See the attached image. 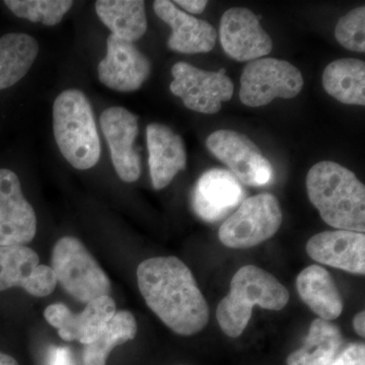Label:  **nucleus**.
I'll use <instances>...</instances> for the list:
<instances>
[{
	"label": "nucleus",
	"mask_w": 365,
	"mask_h": 365,
	"mask_svg": "<svg viewBox=\"0 0 365 365\" xmlns=\"http://www.w3.org/2000/svg\"><path fill=\"white\" fill-rule=\"evenodd\" d=\"M39 53L37 40L26 34L0 37V91L16 85L28 73Z\"/></svg>",
	"instance_id": "24"
},
{
	"label": "nucleus",
	"mask_w": 365,
	"mask_h": 365,
	"mask_svg": "<svg viewBox=\"0 0 365 365\" xmlns=\"http://www.w3.org/2000/svg\"><path fill=\"white\" fill-rule=\"evenodd\" d=\"M57 285L54 271L40 265L38 254L26 246H0V292L21 287L34 297L51 294Z\"/></svg>",
	"instance_id": "10"
},
{
	"label": "nucleus",
	"mask_w": 365,
	"mask_h": 365,
	"mask_svg": "<svg viewBox=\"0 0 365 365\" xmlns=\"http://www.w3.org/2000/svg\"><path fill=\"white\" fill-rule=\"evenodd\" d=\"M148 163L153 188H165L185 170L187 163L186 150L181 136L165 125L153 123L146 128Z\"/></svg>",
	"instance_id": "19"
},
{
	"label": "nucleus",
	"mask_w": 365,
	"mask_h": 365,
	"mask_svg": "<svg viewBox=\"0 0 365 365\" xmlns=\"http://www.w3.org/2000/svg\"><path fill=\"white\" fill-rule=\"evenodd\" d=\"M53 130L62 155L72 167L88 170L97 165L100 138L93 109L83 91L67 90L56 98Z\"/></svg>",
	"instance_id": "4"
},
{
	"label": "nucleus",
	"mask_w": 365,
	"mask_h": 365,
	"mask_svg": "<svg viewBox=\"0 0 365 365\" xmlns=\"http://www.w3.org/2000/svg\"><path fill=\"white\" fill-rule=\"evenodd\" d=\"M335 36L346 49L365 52V7H356L342 16L336 26Z\"/></svg>",
	"instance_id": "27"
},
{
	"label": "nucleus",
	"mask_w": 365,
	"mask_h": 365,
	"mask_svg": "<svg viewBox=\"0 0 365 365\" xmlns=\"http://www.w3.org/2000/svg\"><path fill=\"white\" fill-rule=\"evenodd\" d=\"M0 365H19V364L11 355L0 352Z\"/></svg>",
	"instance_id": "32"
},
{
	"label": "nucleus",
	"mask_w": 365,
	"mask_h": 365,
	"mask_svg": "<svg viewBox=\"0 0 365 365\" xmlns=\"http://www.w3.org/2000/svg\"><path fill=\"white\" fill-rule=\"evenodd\" d=\"M96 11L112 35L119 39L133 43L148 30L145 4L141 0H98Z\"/></svg>",
	"instance_id": "21"
},
{
	"label": "nucleus",
	"mask_w": 365,
	"mask_h": 365,
	"mask_svg": "<svg viewBox=\"0 0 365 365\" xmlns=\"http://www.w3.org/2000/svg\"><path fill=\"white\" fill-rule=\"evenodd\" d=\"M153 9L158 18L172 29L168 46L173 51L197 54L207 53L215 48L217 34L208 21L180 11L169 0H157L153 2Z\"/></svg>",
	"instance_id": "18"
},
{
	"label": "nucleus",
	"mask_w": 365,
	"mask_h": 365,
	"mask_svg": "<svg viewBox=\"0 0 365 365\" xmlns=\"http://www.w3.org/2000/svg\"><path fill=\"white\" fill-rule=\"evenodd\" d=\"M304 88L302 72L285 60L260 58L249 62L241 78L240 98L248 107L270 104L275 98L297 97Z\"/></svg>",
	"instance_id": "7"
},
{
	"label": "nucleus",
	"mask_w": 365,
	"mask_h": 365,
	"mask_svg": "<svg viewBox=\"0 0 365 365\" xmlns=\"http://www.w3.org/2000/svg\"><path fill=\"white\" fill-rule=\"evenodd\" d=\"M245 196L241 182L227 170L211 169L199 178L192 205L206 222H217L239 207Z\"/></svg>",
	"instance_id": "15"
},
{
	"label": "nucleus",
	"mask_w": 365,
	"mask_h": 365,
	"mask_svg": "<svg viewBox=\"0 0 365 365\" xmlns=\"http://www.w3.org/2000/svg\"><path fill=\"white\" fill-rule=\"evenodd\" d=\"M115 313L114 300L106 295L86 304L79 314L72 313L66 304H54L45 309L44 316L48 323L57 329L62 339L88 345L102 332Z\"/></svg>",
	"instance_id": "14"
},
{
	"label": "nucleus",
	"mask_w": 365,
	"mask_h": 365,
	"mask_svg": "<svg viewBox=\"0 0 365 365\" xmlns=\"http://www.w3.org/2000/svg\"><path fill=\"white\" fill-rule=\"evenodd\" d=\"M206 146L245 185L262 187L273 181L272 165L258 145L244 134L227 129L217 130L208 136Z\"/></svg>",
	"instance_id": "9"
},
{
	"label": "nucleus",
	"mask_w": 365,
	"mask_h": 365,
	"mask_svg": "<svg viewBox=\"0 0 365 365\" xmlns=\"http://www.w3.org/2000/svg\"><path fill=\"white\" fill-rule=\"evenodd\" d=\"M364 344H351L336 357L330 365H364Z\"/></svg>",
	"instance_id": "28"
},
{
	"label": "nucleus",
	"mask_w": 365,
	"mask_h": 365,
	"mask_svg": "<svg viewBox=\"0 0 365 365\" xmlns=\"http://www.w3.org/2000/svg\"><path fill=\"white\" fill-rule=\"evenodd\" d=\"M259 19L245 7H232L223 14L220 42L228 56L240 62L253 61L272 51V39Z\"/></svg>",
	"instance_id": "11"
},
{
	"label": "nucleus",
	"mask_w": 365,
	"mask_h": 365,
	"mask_svg": "<svg viewBox=\"0 0 365 365\" xmlns=\"http://www.w3.org/2000/svg\"><path fill=\"white\" fill-rule=\"evenodd\" d=\"M51 268L62 288L83 304L111 292V282L103 269L76 237H64L55 244Z\"/></svg>",
	"instance_id": "5"
},
{
	"label": "nucleus",
	"mask_w": 365,
	"mask_h": 365,
	"mask_svg": "<svg viewBox=\"0 0 365 365\" xmlns=\"http://www.w3.org/2000/svg\"><path fill=\"white\" fill-rule=\"evenodd\" d=\"M49 365H76V364L68 348L53 347L49 353Z\"/></svg>",
	"instance_id": "29"
},
{
	"label": "nucleus",
	"mask_w": 365,
	"mask_h": 365,
	"mask_svg": "<svg viewBox=\"0 0 365 365\" xmlns=\"http://www.w3.org/2000/svg\"><path fill=\"white\" fill-rule=\"evenodd\" d=\"M175 4H179L188 13L201 14L207 6L208 2L206 0H177Z\"/></svg>",
	"instance_id": "30"
},
{
	"label": "nucleus",
	"mask_w": 365,
	"mask_h": 365,
	"mask_svg": "<svg viewBox=\"0 0 365 365\" xmlns=\"http://www.w3.org/2000/svg\"><path fill=\"white\" fill-rule=\"evenodd\" d=\"M137 281L146 304L175 333L195 335L207 326V302L193 273L177 257L143 261Z\"/></svg>",
	"instance_id": "1"
},
{
	"label": "nucleus",
	"mask_w": 365,
	"mask_h": 365,
	"mask_svg": "<svg viewBox=\"0 0 365 365\" xmlns=\"http://www.w3.org/2000/svg\"><path fill=\"white\" fill-rule=\"evenodd\" d=\"M307 195L330 227L365 232V187L354 173L339 163H316L307 176Z\"/></svg>",
	"instance_id": "2"
},
{
	"label": "nucleus",
	"mask_w": 365,
	"mask_h": 365,
	"mask_svg": "<svg viewBox=\"0 0 365 365\" xmlns=\"http://www.w3.org/2000/svg\"><path fill=\"white\" fill-rule=\"evenodd\" d=\"M6 6L14 14L34 23L41 21L45 26H55L71 9L69 0H6Z\"/></svg>",
	"instance_id": "26"
},
{
	"label": "nucleus",
	"mask_w": 365,
	"mask_h": 365,
	"mask_svg": "<svg viewBox=\"0 0 365 365\" xmlns=\"http://www.w3.org/2000/svg\"><path fill=\"white\" fill-rule=\"evenodd\" d=\"M101 128L111 150L113 165L122 181L133 182L141 174V162L134 148L138 134V119L121 107L105 110Z\"/></svg>",
	"instance_id": "13"
},
{
	"label": "nucleus",
	"mask_w": 365,
	"mask_h": 365,
	"mask_svg": "<svg viewBox=\"0 0 365 365\" xmlns=\"http://www.w3.org/2000/svg\"><path fill=\"white\" fill-rule=\"evenodd\" d=\"M297 289L304 304L319 319L334 321L342 314V297L325 268L312 265L302 270L297 278Z\"/></svg>",
	"instance_id": "20"
},
{
	"label": "nucleus",
	"mask_w": 365,
	"mask_h": 365,
	"mask_svg": "<svg viewBox=\"0 0 365 365\" xmlns=\"http://www.w3.org/2000/svg\"><path fill=\"white\" fill-rule=\"evenodd\" d=\"M37 232V218L13 170L0 169V246H26Z\"/></svg>",
	"instance_id": "12"
},
{
	"label": "nucleus",
	"mask_w": 365,
	"mask_h": 365,
	"mask_svg": "<svg viewBox=\"0 0 365 365\" xmlns=\"http://www.w3.org/2000/svg\"><path fill=\"white\" fill-rule=\"evenodd\" d=\"M282 222L277 198L270 193L250 197L222 223L220 242L230 249H250L271 239Z\"/></svg>",
	"instance_id": "6"
},
{
	"label": "nucleus",
	"mask_w": 365,
	"mask_h": 365,
	"mask_svg": "<svg viewBox=\"0 0 365 365\" xmlns=\"http://www.w3.org/2000/svg\"><path fill=\"white\" fill-rule=\"evenodd\" d=\"M172 74L174 81L170 91L181 98L192 111L215 114L222 109V103L234 95V83L225 74V69L206 71L186 62H178L173 66Z\"/></svg>",
	"instance_id": "8"
},
{
	"label": "nucleus",
	"mask_w": 365,
	"mask_h": 365,
	"mask_svg": "<svg viewBox=\"0 0 365 365\" xmlns=\"http://www.w3.org/2000/svg\"><path fill=\"white\" fill-rule=\"evenodd\" d=\"M98 78L108 88L118 91L138 90L148 78L150 62L133 43L110 36L107 55L98 67Z\"/></svg>",
	"instance_id": "16"
},
{
	"label": "nucleus",
	"mask_w": 365,
	"mask_h": 365,
	"mask_svg": "<svg viewBox=\"0 0 365 365\" xmlns=\"http://www.w3.org/2000/svg\"><path fill=\"white\" fill-rule=\"evenodd\" d=\"M137 333L135 318L130 312L115 313L97 338L86 345L83 352V365H106L110 352L118 345L133 340Z\"/></svg>",
	"instance_id": "25"
},
{
	"label": "nucleus",
	"mask_w": 365,
	"mask_h": 365,
	"mask_svg": "<svg viewBox=\"0 0 365 365\" xmlns=\"http://www.w3.org/2000/svg\"><path fill=\"white\" fill-rule=\"evenodd\" d=\"M323 86L327 93L346 105H365V63L359 59L336 60L326 67Z\"/></svg>",
	"instance_id": "23"
},
{
	"label": "nucleus",
	"mask_w": 365,
	"mask_h": 365,
	"mask_svg": "<svg viewBox=\"0 0 365 365\" xmlns=\"http://www.w3.org/2000/svg\"><path fill=\"white\" fill-rule=\"evenodd\" d=\"M340 329L331 322L316 319L304 346L288 356L287 365H330L342 348Z\"/></svg>",
	"instance_id": "22"
},
{
	"label": "nucleus",
	"mask_w": 365,
	"mask_h": 365,
	"mask_svg": "<svg viewBox=\"0 0 365 365\" xmlns=\"http://www.w3.org/2000/svg\"><path fill=\"white\" fill-rule=\"evenodd\" d=\"M353 328H354L355 332L360 337L364 338L365 336V314L364 312H360L353 319Z\"/></svg>",
	"instance_id": "31"
},
{
	"label": "nucleus",
	"mask_w": 365,
	"mask_h": 365,
	"mask_svg": "<svg viewBox=\"0 0 365 365\" xmlns=\"http://www.w3.org/2000/svg\"><path fill=\"white\" fill-rule=\"evenodd\" d=\"M289 302V292L272 274L254 265H246L235 274L230 292L216 309L222 332L230 338L244 333L253 314L254 306L281 311Z\"/></svg>",
	"instance_id": "3"
},
{
	"label": "nucleus",
	"mask_w": 365,
	"mask_h": 365,
	"mask_svg": "<svg viewBox=\"0 0 365 365\" xmlns=\"http://www.w3.org/2000/svg\"><path fill=\"white\" fill-rule=\"evenodd\" d=\"M313 260L346 272L364 275L365 235L349 230H333L314 235L307 244Z\"/></svg>",
	"instance_id": "17"
}]
</instances>
